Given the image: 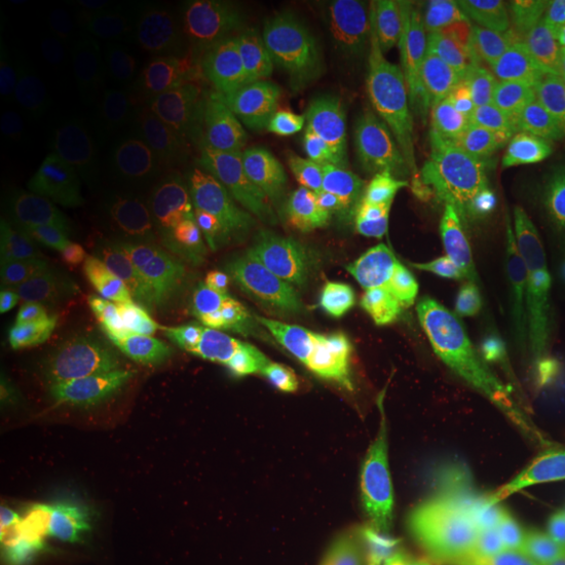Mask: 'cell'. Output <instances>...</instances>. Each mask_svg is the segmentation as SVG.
Masks as SVG:
<instances>
[{"label":"cell","instance_id":"1","mask_svg":"<svg viewBox=\"0 0 565 565\" xmlns=\"http://www.w3.org/2000/svg\"><path fill=\"white\" fill-rule=\"evenodd\" d=\"M267 424L303 477L338 482L383 469L412 437L391 387L335 330L286 353L267 393Z\"/></svg>","mask_w":565,"mask_h":565},{"label":"cell","instance_id":"2","mask_svg":"<svg viewBox=\"0 0 565 565\" xmlns=\"http://www.w3.org/2000/svg\"><path fill=\"white\" fill-rule=\"evenodd\" d=\"M515 242L492 204H477L380 246L362 263L445 338L500 366Z\"/></svg>","mask_w":565,"mask_h":565},{"label":"cell","instance_id":"3","mask_svg":"<svg viewBox=\"0 0 565 565\" xmlns=\"http://www.w3.org/2000/svg\"><path fill=\"white\" fill-rule=\"evenodd\" d=\"M131 383L183 416L202 448L236 471L249 454V387L242 345L196 294H173L134 324L126 345Z\"/></svg>","mask_w":565,"mask_h":565},{"label":"cell","instance_id":"4","mask_svg":"<svg viewBox=\"0 0 565 565\" xmlns=\"http://www.w3.org/2000/svg\"><path fill=\"white\" fill-rule=\"evenodd\" d=\"M463 92L440 34L406 11L345 17L335 103L387 139H463Z\"/></svg>","mask_w":565,"mask_h":565},{"label":"cell","instance_id":"5","mask_svg":"<svg viewBox=\"0 0 565 565\" xmlns=\"http://www.w3.org/2000/svg\"><path fill=\"white\" fill-rule=\"evenodd\" d=\"M508 183L479 137L387 139L362 162L330 215L349 263L463 207L492 204ZM511 192V189H508Z\"/></svg>","mask_w":565,"mask_h":565},{"label":"cell","instance_id":"6","mask_svg":"<svg viewBox=\"0 0 565 565\" xmlns=\"http://www.w3.org/2000/svg\"><path fill=\"white\" fill-rule=\"evenodd\" d=\"M202 450L192 424L145 387L126 383L68 456V471L141 511L189 521L207 515L212 505Z\"/></svg>","mask_w":565,"mask_h":565},{"label":"cell","instance_id":"7","mask_svg":"<svg viewBox=\"0 0 565 565\" xmlns=\"http://www.w3.org/2000/svg\"><path fill=\"white\" fill-rule=\"evenodd\" d=\"M454 61L466 103L487 129L508 134L565 97V3H469L456 26Z\"/></svg>","mask_w":565,"mask_h":565},{"label":"cell","instance_id":"8","mask_svg":"<svg viewBox=\"0 0 565 565\" xmlns=\"http://www.w3.org/2000/svg\"><path fill=\"white\" fill-rule=\"evenodd\" d=\"M330 315L335 333L349 338L380 372L412 427L469 406L475 356L398 299L366 263L345 267Z\"/></svg>","mask_w":565,"mask_h":565},{"label":"cell","instance_id":"9","mask_svg":"<svg viewBox=\"0 0 565 565\" xmlns=\"http://www.w3.org/2000/svg\"><path fill=\"white\" fill-rule=\"evenodd\" d=\"M366 505L387 565H445L487 542L471 466L440 429H422L387 458Z\"/></svg>","mask_w":565,"mask_h":565},{"label":"cell","instance_id":"10","mask_svg":"<svg viewBox=\"0 0 565 565\" xmlns=\"http://www.w3.org/2000/svg\"><path fill=\"white\" fill-rule=\"evenodd\" d=\"M330 217L254 225L233 291V335L252 362L330 312L345 267Z\"/></svg>","mask_w":565,"mask_h":565},{"label":"cell","instance_id":"11","mask_svg":"<svg viewBox=\"0 0 565 565\" xmlns=\"http://www.w3.org/2000/svg\"><path fill=\"white\" fill-rule=\"evenodd\" d=\"M183 186L204 252L228 263L249 238L263 189V158L246 105L204 89L183 105L179 121Z\"/></svg>","mask_w":565,"mask_h":565},{"label":"cell","instance_id":"12","mask_svg":"<svg viewBox=\"0 0 565 565\" xmlns=\"http://www.w3.org/2000/svg\"><path fill=\"white\" fill-rule=\"evenodd\" d=\"M19 536L34 565H179L173 547L126 500L79 479H30L19 500Z\"/></svg>","mask_w":565,"mask_h":565},{"label":"cell","instance_id":"13","mask_svg":"<svg viewBox=\"0 0 565 565\" xmlns=\"http://www.w3.org/2000/svg\"><path fill=\"white\" fill-rule=\"evenodd\" d=\"M345 17L317 26L291 11L275 24L192 38L194 61L225 87L280 103H335Z\"/></svg>","mask_w":565,"mask_h":565},{"label":"cell","instance_id":"14","mask_svg":"<svg viewBox=\"0 0 565 565\" xmlns=\"http://www.w3.org/2000/svg\"><path fill=\"white\" fill-rule=\"evenodd\" d=\"M252 524L267 565H387L366 498L349 482L275 479L259 492Z\"/></svg>","mask_w":565,"mask_h":565},{"label":"cell","instance_id":"15","mask_svg":"<svg viewBox=\"0 0 565 565\" xmlns=\"http://www.w3.org/2000/svg\"><path fill=\"white\" fill-rule=\"evenodd\" d=\"M471 475L484 521L519 529L565 565V471L532 437L498 419L471 433Z\"/></svg>","mask_w":565,"mask_h":565},{"label":"cell","instance_id":"16","mask_svg":"<svg viewBox=\"0 0 565 565\" xmlns=\"http://www.w3.org/2000/svg\"><path fill=\"white\" fill-rule=\"evenodd\" d=\"M40 160L45 204L34 249L71 286L95 299L108 291L124 270L126 242L121 225L66 147L47 139Z\"/></svg>","mask_w":565,"mask_h":565},{"label":"cell","instance_id":"17","mask_svg":"<svg viewBox=\"0 0 565 565\" xmlns=\"http://www.w3.org/2000/svg\"><path fill=\"white\" fill-rule=\"evenodd\" d=\"M503 366L565 380V257L547 231L521 233L508 273Z\"/></svg>","mask_w":565,"mask_h":565},{"label":"cell","instance_id":"18","mask_svg":"<svg viewBox=\"0 0 565 565\" xmlns=\"http://www.w3.org/2000/svg\"><path fill=\"white\" fill-rule=\"evenodd\" d=\"M265 186L288 210L330 217L343 196L341 145L315 118L288 105H270L259 121Z\"/></svg>","mask_w":565,"mask_h":565},{"label":"cell","instance_id":"19","mask_svg":"<svg viewBox=\"0 0 565 565\" xmlns=\"http://www.w3.org/2000/svg\"><path fill=\"white\" fill-rule=\"evenodd\" d=\"M498 162L511 194L532 210L540 228L565 238V97L515 124Z\"/></svg>","mask_w":565,"mask_h":565},{"label":"cell","instance_id":"20","mask_svg":"<svg viewBox=\"0 0 565 565\" xmlns=\"http://www.w3.org/2000/svg\"><path fill=\"white\" fill-rule=\"evenodd\" d=\"M45 204L42 160L34 158L32 145L3 97L0 116V238L13 254H30L38 238V225Z\"/></svg>","mask_w":565,"mask_h":565},{"label":"cell","instance_id":"21","mask_svg":"<svg viewBox=\"0 0 565 565\" xmlns=\"http://www.w3.org/2000/svg\"><path fill=\"white\" fill-rule=\"evenodd\" d=\"M494 412L540 443L565 471V380H550L519 366H503Z\"/></svg>","mask_w":565,"mask_h":565},{"label":"cell","instance_id":"22","mask_svg":"<svg viewBox=\"0 0 565 565\" xmlns=\"http://www.w3.org/2000/svg\"><path fill=\"white\" fill-rule=\"evenodd\" d=\"M121 63L134 89L158 108H175L186 82V61L173 32L154 21H139L121 38Z\"/></svg>","mask_w":565,"mask_h":565},{"label":"cell","instance_id":"23","mask_svg":"<svg viewBox=\"0 0 565 565\" xmlns=\"http://www.w3.org/2000/svg\"><path fill=\"white\" fill-rule=\"evenodd\" d=\"M0 324L9 341L30 356L61 345L63 315L53 288L34 275H13L0 296Z\"/></svg>","mask_w":565,"mask_h":565},{"label":"cell","instance_id":"24","mask_svg":"<svg viewBox=\"0 0 565 565\" xmlns=\"http://www.w3.org/2000/svg\"><path fill=\"white\" fill-rule=\"evenodd\" d=\"M103 131L110 150L129 166H152L166 131L160 108L134 87H116L103 97Z\"/></svg>","mask_w":565,"mask_h":565},{"label":"cell","instance_id":"25","mask_svg":"<svg viewBox=\"0 0 565 565\" xmlns=\"http://www.w3.org/2000/svg\"><path fill=\"white\" fill-rule=\"evenodd\" d=\"M179 9L189 17L202 19L204 32L257 30V26L275 24L291 13L280 9L278 3H265V0H194V3H181Z\"/></svg>","mask_w":565,"mask_h":565},{"label":"cell","instance_id":"26","mask_svg":"<svg viewBox=\"0 0 565 565\" xmlns=\"http://www.w3.org/2000/svg\"><path fill=\"white\" fill-rule=\"evenodd\" d=\"M484 534L494 565H553L545 547L519 529L484 521Z\"/></svg>","mask_w":565,"mask_h":565},{"label":"cell","instance_id":"27","mask_svg":"<svg viewBox=\"0 0 565 565\" xmlns=\"http://www.w3.org/2000/svg\"><path fill=\"white\" fill-rule=\"evenodd\" d=\"M445 565H494V561L490 555V547H487V542H482V545L466 547L461 553H456Z\"/></svg>","mask_w":565,"mask_h":565},{"label":"cell","instance_id":"28","mask_svg":"<svg viewBox=\"0 0 565 565\" xmlns=\"http://www.w3.org/2000/svg\"><path fill=\"white\" fill-rule=\"evenodd\" d=\"M63 6H66V0H30V9L32 11H42V13L61 11Z\"/></svg>","mask_w":565,"mask_h":565},{"label":"cell","instance_id":"29","mask_svg":"<svg viewBox=\"0 0 565 565\" xmlns=\"http://www.w3.org/2000/svg\"><path fill=\"white\" fill-rule=\"evenodd\" d=\"M0 565H34V563L26 561V557L21 555L19 550L3 547V557H0Z\"/></svg>","mask_w":565,"mask_h":565},{"label":"cell","instance_id":"30","mask_svg":"<svg viewBox=\"0 0 565 565\" xmlns=\"http://www.w3.org/2000/svg\"><path fill=\"white\" fill-rule=\"evenodd\" d=\"M555 238V236H553ZM555 244H557V249H561V254L565 257V238H555Z\"/></svg>","mask_w":565,"mask_h":565},{"label":"cell","instance_id":"31","mask_svg":"<svg viewBox=\"0 0 565 565\" xmlns=\"http://www.w3.org/2000/svg\"><path fill=\"white\" fill-rule=\"evenodd\" d=\"M103 565H131V563H103Z\"/></svg>","mask_w":565,"mask_h":565}]
</instances>
